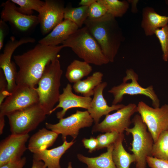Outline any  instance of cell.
I'll list each match as a JSON object with an SVG mask.
<instances>
[{
  "label": "cell",
  "mask_w": 168,
  "mask_h": 168,
  "mask_svg": "<svg viewBox=\"0 0 168 168\" xmlns=\"http://www.w3.org/2000/svg\"><path fill=\"white\" fill-rule=\"evenodd\" d=\"M79 28L71 21L64 19L46 36L39 40L38 43L46 45L57 46L62 44Z\"/></svg>",
  "instance_id": "18"
},
{
  "label": "cell",
  "mask_w": 168,
  "mask_h": 168,
  "mask_svg": "<svg viewBox=\"0 0 168 168\" xmlns=\"http://www.w3.org/2000/svg\"><path fill=\"white\" fill-rule=\"evenodd\" d=\"M26 159L23 157L17 161L11 162L0 166V168H23Z\"/></svg>",
  "instance_id": "37"
},
{
  "label": "cell",
  "mask_w": 168,
  "mask_h": 168,
  "mask_svg": "<svg viewBox=\"0 0 168 168\" xmlns=\"http://www.w3.org/2000/svg\"><path fill=\"white\" fill-rule=\"evenodd\" d=\"M63 48L62 45L50 46L39 43L21 54L14 55L15 63L19 68L16 84L35 87L46 66L59 58L58 53Z\"/></svg>",
  "instance_id": "1"
},
{
  "label": "cell",
  "mask_w": 168,
  "mask_h": 168,
  "mask_svg": "<svg viewBox=\"0 0 168 168\" xmlns=\"http://www.w3.org/2000/svg\"><path fill=\"white\" fill-rule=\"evenodd\" d=\"M107 13L105 6L97 0L88 7V18L97 19L100 18Z\"/></svg>",
  "instance_id": "32"
},
{
  "label": "cell",
  "mask_w": 168,
  "mask_h": 168,
  "mask_svg": "<svg viewBox=\"0 0 168 168\" xmlns=\"http://www.w3.org/2000/svg\"><path fill=\"white\" fill-rule=\"evenodd\" d=\"M137 110L155 142L162 132L168 130V105L155 108L140 101Z\"/></svg>",
  "instance_id": "8"
},
{
  "label": "cell",
  "mask_w": 168,
  "mask_h": 168,
  "mask_svg": "<svg viewBox=\"0 0 168 168\" xmlns=\"http://www.w3.org/2000/svg\"><path fill=\"white\" fill-rule=\"evenodd\" d=\"M96 1V0H81L79 3V5L80 6L89 7Z\"/></svg>",
  "instance_id": "39"
},
{
  "label": "cell",
  "mask_w": 168,
  "mask_h": 168,
  "mask_svg": "<svg viewBox=\"0 0 168 168\" xmlns=\"http://www.w3.org/2000/svg\"><path fill=\"white\" fill-rule=\"evenodd\" d=\"M103 76L101 72H95L86 79L74 83L72 88L76 93L80 94L83 96L91 97L94 95L96 87L102 82Z\"/></svg>",
  "instance_id": "24"
},
{
  "label": "cell",
  "mask_w": 168,
  "mask_h": 168,
  "mask_svg": "<svg viewBox=\"0 0 168 168\" xmlns=\"http://www.w3.org/2000/svg\"><path fill=\"white\" fill-rule=\"evenodd\" d=\"M124 138V133H121L113 144L112 156L116 168H130L131 164L136 161L134 154L127 152L124 148L123 145Z\"/></svg>",
  "instance_id": "22"
},
{
  "label": "cell",
  "mask_w": 168,
  "mask_h": 168,
  "mask_svg": "<svg viewBox=\"0 0 168 168\" xmlns=\"http://www.w3.org/2000/svg\"><path fill=\"white\" fill-rule=\"evenodd\" d=\"M62 44L64 48H70L79 58L89 64L100 66L110 62L85 26L79 28Z\"/></svg>",
  "instance_id": "4"
},
{
  "label": "cell",
  "mask_w": 168,
  "mask_h": 168,
  "mask_svg": "<svg viewBox=\"0 0 168 168\" xmlns=\"http://www.w3.org/2000/svg\"><path fill=\"white\" fill-rule=\"evenodd\" d=\"M88 7L80 6L77 7H65L64 19L69 20L75 23L79 27L82 25L88 17Z\"/></svg>",
  "instance_id": "26"
},
{
  "label": "cell",
  "mask_w": 168,
  "mask_h": 168,
  "mask_svg": "<svg viewBox=\"0 0 168 168\" xmlns=\"http://www.w3.org/2000/svg\"><path fill=\"white\" fill-rule=\"evenodd\" d=\"M92 70L89 63L84 61L75 60L68 66L65 76L69 82L74 83L87 76Z\"/></svg>",
  "instance_id": "25"
},
{
  "label": "cell",
  "mask_w": 168,
  "mask_h": 168,
  "mask_svg": "<svg viewBox=\"0 0 168 168\" xmlns=\"http://www.w3.org/2000/svg\"><path fill=\"white\" fill-rule=\"evenodd\" d=\"M94 120L87 110H77L75 113L59 119L56 124L45 123L47 128L62 135L63 142L66 140L68 136H71L74 140L78 135L80 130L91 126Z\"/></svg>",
  "instance_id": "9"
},
{
  "label": "cell",
  "mask_w": 168,
  "mask_h": 168,
  "mask_svg": "<svg viewBox=\"0 0 168 168\" xmlns=\"http://www.w3.org/2000/svg\"><path fill=\"white\" fill-rule=\"evenodd\" d=\"M9 28L6 22L1 19L0 21V50L3 46L4 40L8 32Z\"/></svg>",
  "instance_id": "36"
},
{
  "label": "cell",
  "mask_w": 168,
  "mask_h": 168,
  "mask_svg": "<svg viewBox=\"0 0 168 168\" xmlns=\"http://www.w3.org/2000/svg\"><path fill=\"white\" fill-rule=\"evenodd\" d=\"M31 168H47V167L43 161L33 159L32 165Z\"/></svg>",
  "instance_id": "38"
},
{
  "label": "cell",
  "mask_w": 168,
  "mask_h": 168,
  "mask_svg": "<svg viewBox=\"0 0 168 168\" xmlns=\"http://www.w3.org/2000/svg\"><path fill=\"white\" fill-rule=\"evenodd\" d=\"M35 39L30 37H23L19 40L12 36L5 44L3 53L0 55V68L3 71L8 84V89L11 93L16 85L17 73L15 62L11 61L14 51L20 45L28 43H33Z\"/></svg>",
  "instance_id": "12"
},
{
  "label": "cell",
  "mask_w": 168,
  "mask_h": 168,
  "mask_svg": "<svg viewBox=\"0 0 168 168\" xmlns=\"http://www.w3.org/2000/svg\"><path fill=\"white\" fill-rule=\"evenodd\" d=\"M83 144L88 152L91 153L97 149L98 141L96 138L91 137L90 138H84L82 140Z\"/></svg>",
  "instance_id": "35"
},
{
  "label": "cell",
  "mask_w": 168,
  "mask_h": 168,
  "mask_svg": "<svg viewBox=\"0 0 168 168\" xmlns=\"http://www.w3.org/2000/svg\"><path fill=\"white\" fill-rule=\"evenodd\" d=\"M152 156L168 161V130L162 132L154 143Z\"/></svg>",
  "instance_id": "28"
},
{
  "label": "cell",
  "mask_w": 168,
  "mask_h": 168,
  "mask_svg": "<svg viewBox=\"0 0 168 168\" xmlns=\"http://www.w3.org/2000/svg\"><path fill=\"white\" fill-rule=\"evenodd\" d=\"M138 112L137 105L134 103H129L111 114L105 115L100 123L95 124L92 127V133L115 132L124 133L129 128L132 123L131 117Z\"/></svg>",
  "instance_id": "11"
},
{
  "label": "cell",
  "mask_w": 168,
  "mask_h": 168,
  "mask_svg": "<svg viewBox=\"0 0 168 168\" xmlns=\"http://www.w3.org/2000/svg\"><path fill=\"white\" fill-rule=\"evenodd\" d=\"M84 24L98 42L110 62H114L124 39L115 18L107 13L99 18H88Z\"/></svg>",
  "instance_id": "2"
},
{
  "label": "cell",
  "mask_w": 168,
  "mask_h": 168,
  "mask_svg": "<svg viewBox=\"0 0 168 168\" xmlns=\"http://www.w3.org/2000/svg\"><path fill=\"white\" fill-rule=\"evenodd\" d=\"M138 0H129L128 1L131 3L132 5L131 12L133 13H136L138 12L137 7V4Z\"/></svg>",
  "instance_id": "40"
},
{
  "label": "cell",
  "mask_w": 168,
  "mask_h": 168,
  "mask_svg": "<svg viewBox=\"0 0 168 168\" xmlns=\"http://www.w3.org/2000/svg\"><path fill=\"white\" fill-rule=\"evenodd\" d=\"M106 7L107 13L115 18L122 16L129 7L128 1L118 0H97Z\"/></svg>",
  "instance_id": "27"
},
{
  "label": "cell",
  "mask_w": 168,
  "mask_h": 168,
  "mask_svg": "<svg viewBox=\"0 0 168 168\" xmlns=\"http://www.w3.org/2000/svg\"><path fill=\"white\" fill-rule=\"evenodd\" d=\"M19 5L17 10L21 13L27 15H31L33 11L38 12L45 4V1L40 0H11Z\"/></svg>",
  "instance_id": "29"
},
{
  "label": "cell",
  "mask_w": 168,
  "mask_h": 168,
  "mask_svg": "<svg viewBox=\"0 0 168 168\" xmlns=\"http://www.w3.org/2000/svg\"><path fill=\"white\" fill-rule=\"evenodd\" d=\"M72 87L68 83L63 89L60 94L58 104L50 112L51 114L57 109L61 108L62 110L56 113L57 118L60 119L63 118L67 110L74 108H81L88 110L91 105L92 98L91 97L81 96L74 94Z\"/></svg>",
  "instance_id": "16"
},
{
  "label": "cell",
  "mask_w": 168,
  "mask_h": 168,
  "mask_svg": "<svg viewBox=\"0 0 168 168\" xmlns=\"http://www.w3.org/2000/svg\"><path fill=\"white\" fill-rule=\"evenodd\" d=\"M58 134L47 128L39 129L30 138L28 149L33 154L47 148L54 144Z\"/></svg>",
  "instance_id": "21"
},
{
  "label": "cell",
  "mask_w": 168,
  "mask_h": 168,
  "mask_svg": "<svg viewBox=\"0 0 168 168\" xmlns=\"http://www.w3.org/2000/svg\"><path fill=\"white\" fill-rule=\"evenodd\" d=\"M107 83L102 82L95 89L94 96L92 99L91 105L87 110L95 124L99 123L100 118L103 115H106L111 112L118 110L125 105L118 104L109 106L103 95V91L107 86Z\"/></svg>",
  "instance_id": "17"
},
{
  "label": "cell",
  "mask_w": 168,
  "mask_h": 168,
  "mask_svg": "<svg viewBox=\"0 0 168 168\" xmlns=\"http://www.w3.org/2000/svg\"><path fill=\"white\" fill-rule=\"evenodd\" d=\"M63 70L59 58L51 61L45 68L36 87L39 103L47 115H49L58 102Z\"/></svg>",
  "instance_id": "3"
},
{
  "label": "cell",
  "mask_w": 168,
  "mask_h": 168,
  "mask_svg": "<svg viewBox=\"0 0 168 168\" xmlns=\"http://www.w3.org/2000/svg\"><path fill=\"white\" fill-rule=\"evenodd\" d=\"M160 42L162 52V59L165 62L168 61V24L157 29L155 34Z\"/></svg>",
  "instance_id": "30"
},
{
  "label": "cell",
  "mask_w": 168,
  "mask_h": 168,
  "mask_svg": "<svg viewBox=\"0 0 168 168\" xmlns=\"http://www.w3.org/2000/svg\"><path fill=\"white\" fill-rule=\"evenodd\" d=\"M30 136L11 134L0 143V166L21 159L27 149L26 143Z\"/></svg>",
  "instance_id": "14"
},
{
  "label": "cell",
  "mask_w": 168,
  "mask_h": 168,
  "mask_svg": "<svg viewBox=\"0 0 168 168\" xmlns=\"http://www.w3.org/2000/svg\"><path fill=\"white\" fill-rule=\"evenodd\" d=\"M113 145L107 148V151L100 156L89 157L81 154L77 155L78 160L87 166L86 168H116L112 159Z\"/></svg>",
  "instance_id": "23"
},
{
  "label": "cell",
  "mask_w": 168,
  "mask_h": 168,
  "mask_svg": "<svg viewBox=\"0 0 168 168\" xmlns=\"http://www.w3.org/2000/svg\"><path fill=\"white\" fill-rule=\"evenodd\" d=\"M5 116L0 115V134H2L5 126Z\"/></svg>",
  "instance_id": "41"
},
{
  "label": "cell",
  "mask_w": 168,
  "mask_h": 168,
  "mask_svg": "<svg viewBox=\"0 0 168 168\" xmlns=\"http://www.w3.org/2000/svg\"><path fill=\"white\" fill-rule=\"evenodd\" d=\"M65 7L63 2L46 0L38 12V16L41 31L43 35L48 34L63 20Z\"/></svg>",
  "instance_id": "13"
},
{
  "label": "cell",
  "mask_w": 168,
  "mask_h": 168,
  "mask_svg": "<svg viewBox=\"0 0 168 168\" xmlns=\"http://www.w3.org/2000/svg\"><path fill=\"white\" fill-rule=\"evenodd\" d=\"M132 122L133 127L125 131L127 134H131L133 137L130 150L136 157V168H146V159L152 156L153 139L139 114H136Z\"/></svg>",
  "instance_id": "5"
},
{
  "label": "cell",
  "mask_w": 168,
  "mask_h": 168,
  "mask_svg": "<svg viewBox=\"0 0 168 168\" xmlns=\"http://www.w3.org/2000/svg\"><path fill=\"white\" fill-rule=\"evenodd\" d=\"M46 114L38 103L7 114L12 134L23 135L37 128L44 121Z\"/></svg>",
  "instance_id": "6"
},
{
  "label": "cell",
  "mask_w": 168,
  "mask_h": 168,
  "mask_svg": "<svg viewBox=\"0 0 168 168\" xmlns=\"http://www.w3.org/2000/svg\"><path fill=\"white\" fill-rule=\"evenodd\" d=\"M147 164L151 168H168V161L158 159L152 156L147 157Z\"/></svg>",
  "instance_id": "34"
},
{
  "label": "cell",
  "mask_w": 168,
  "mask_h": 168,
  "mask_svg": "<svg viewBox=\"0 0 168 168\" xmlns=\"http://www.w3.org/2000/svg\"><path fill=\"white\" fill-rule=\"evenodd\" d=\"M67 168H73L72 166V163L71 162H68Z\"/></svg>",
  "instance_id": "42"
},
{
  "label": "cell",
  "mask_w": 168,
  "mask_h": 168,
  "mask_svg": "<svg viewBox=\"0 0 168 168\" xmlns=\"http://www.w3.org/2000/svg\"><path fill=\"white\" fill-rule=\"evenodd\" d=\"M168 24V16L159 14L151 7H147L143 8L141 26L146 36L153 35L157 29Z\"/></svg>",
  "instance_id": "20"
},
{
  "label": "cell",
  "mask_w": 168,
  "mask_h": 168,
  "mask_svg": "<svg viewBox=\"0 0 168 168\" xmlns=\"http://www.w3.org/2000/svg\"><path fill=\"white\" fill-rule=\"evenodd\" d=\"M10 94L8 89V84L3 71L0 70V105Z\"/></svg>",
  "instance_id": "33"
},
{
  "label": "cell",
  "mask_w": 168,
  "mask_h": 168,
  "mask_svg": "<svg viewBox=\"0 0 168 168\" xmlns=\"http://www.w3.org/2000/svg\"><path fill=\"white\" fill-rule=\"evenodd\" d=\"M2 6L1 19L9 22L20 31L26 32L39 24L38 16L26 15L20 12L15 4L11 0L2 3Z\"/></svg>",
  "instance_id": "15"
},
{
  "label": "cell",
  "mask_w": 168,
  "mask_h": 168,
  "mask_svg": "<svg viewBox=\"0 0 168 168\" xmlns=\"http://www.w3.org/2000/svg\"><path fill=\"white\" fill-rule=\"evenodd\" d=\"M126 75L123 80V82L117 86L113 87L108 92L114 97L112 105H117L122 101L124 95H141L145 96L152 100L154 108L160 107V100L154 90L153 86H150L144 88L138 82L137 74L132 69H127Z\"/></svg>",
  "instance_id": "7"
},
{
  "label": "cell",
  "mask_w": 168,
  "mask_h": 168,
  "mask_svg": "<svg viewBox=\"0 0 168 168\" xmlns=\"http://www.w3.org/2000/svg\"><path fill=\"white\" fill-rule=\"evenodd\" d=\"M39 98L36 87L23 84H16L10 95L0 105V115L6 116L39 103Z\"/></svg>",
  "instance_id": "10"
},
{
  "label": "cell",
  "mask_w": 168,
  "mask_h": 168,
  "mask_svg": "<svg viewBox=\"0 0 168 168\" xmlns=\"http://www.w3.org/2000/svg\"><path fill=\"white\" fill-rule=\"evenodd\" d=\"M74 142L73 140L70 142L66 140L62 145L57 147L33 154V158L43 161L47 168H61L60 164V158Z\"/></svg>",
  "instance_id": "19"
},
{
  "label": "cell",
  "mask_w": 168,
  "mask_h": 168,
  "mask_svg": "<svg viewBox=\"0 0 168 168\" xmlns=\"http://www.w3.org/2000/svg\"><path fill=\"white\" fill-rule=\"evenodd\" d=\"M121 133L115 132H106L99 135L96 138L98 141L97 150L107 148L113 145L119 137Z\"/></svg>",
  "instance_id": "31"
}]
</instances>
